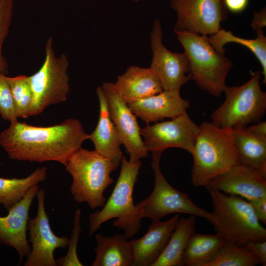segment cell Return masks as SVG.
Listing matches in <instances>:
<instances>
[{"instance_id":"cell-1","label":"cell","mask_w":266,"mask_h":266,"mask_svg":"<svg viewBox=\"0 0 266 266\" xmlns=\"http://www.w3.org/2000/svg\"><path fill=\"white\" fill-rule=\"evenodd\" d=\"M0 134V145L9 158L20 161H55L66 165L68 159L89 139L77 119H66L47 127L34 126L17 120Z\"/></svg>"},{"instance_id":"cell-2","label":"cell","mask_w":266,"mask_h":266,"mask_svg":"<svg viewBox=\"0 0 266 266\" xmlns=\"http://www.w3.org/2000/svg\"><path fill=\"white\" fill-rule=\"evenodd\" d=\"M191 154L192 182L196 187H205L240 164L232 129L220 127L211 122L204 121L199 126Z\"/></svg>"},{"instance_id":"cell-3","label":"cell","mask_w":266,"mask_h":266,"mask_svg":"<svg viewBox=\"0 0 266 266\" xmlns=\"http://www.w3.org/2000/svg\"><path fill=\"white\" fill-rule=\"evenodd\" d=\"M211 199L213 218L209 222L216 233L226 242L246 246L250 242L266 240V229L247 200L207 188Z\"/></svg>"},{"instance_id":"cell-4","label":"cell","mask_w":266,"mask_h":266,"mask_svg":"<svg viewBox=\"0 0 266 266\" xmlns=\"http://www.w3.org/2000/svg\"><path fill=\"white\" fill-rule=\"evenodd\" d=\"M120 164V174L110 196L101 210L89 216L90 236L113 218H116L113 226L123 230L128 238L134 236L140 229L141 211L134 204L133 195L141 162H131L123 156Z\"/></svg>"},{"instance_id":"cell-5","label":"cell","mask_w":266,"mask_h":266,"mask_svg":"<svg viewBox=\"0 0 266 266\" xmlns=\"http://www.w3.org/2000/svg\"><path fill=\"white\" fill-rule=\"evenodd\" d=\"M65 166L72 178L70 191L74 201L86 202L92 209L102 207L106 201L103 193L114 181L110 174L117 166L95 150L81 147L71 155Z\"/></svg>"},{"instance_id":"cell-6","label":"cell","mask_w":266,"mask_h":266,"mask_svg":"<svg viewBox=\"0 0 266 266\" xmlns=\"http://www.w3.org/2000/svg\"><path fill=\"white\" fill-rule=\"evenodd\" d=\"M176 34L189 61L190 80L208 94L220 97L227 86L232 62L214 49L206 35L187 32Z\"/></svg>"},{"instance_id":"cell-7","label":"cell","mask_w":266,"mask_h":266,"mask_svg":"<svg viewBox=\"0 0 266 266\" xmlns=\"http://www.w3.org/2000/svg\"><path fill=\"white\" fill-rule=\"evenodd\" d=\"M261 73L238 86L225 88L224 102L211 115V122L223 128L246 127L261 120L266 111V93L261 88Z\"/></svg>"},{"instance_id":"cell-8","label":"cell","mask_w":266,"mask_h":266,"mask_svg":"<svg viewBox=\"0 0 266 266\" xmlns=\"http://www.w3.org/2000/svg\"><path fill=\"white\" fill-rule=\"evenodd\" d=\"M45 53L40 68L29 76L33 93L30 116L40 114L51 105L65 102L70 91L69 61L65 53L56 56L51 37L46 41Z\"/></svg>"},{"instance_id":"cell-9","label":"cell","mask_w":266,"mask_h":266,"mask_svg":"<svg viewBox=\"0 0 266 266\" xmlns=\"http://www.w3.org/2000/svg\"><path fill=\"white\" fill-rule=\"evenodd\" d=\"M163 152H152L151 166L154 173L155 184L151 195L135 204L140 210L141 217L155 220L172 213H184L205 218L210 222L213 218L212 212L197 206L186 193L176 189L166 181L160 166Z\"/></svg>"},{"instance_id":"cell-10","label":"cell","mask_w":266,"mask_h":266,"mask_svg":"<svg viewBox=\"0 0 266 266\" xmlns=\"http://www.w3.org/2000/svg\"><path fill=\"white\" fill-rule=\"evenodd\" d=\"M177 15L175 33L187 32L209 36L215 33L228 18L223 0H170Z\"/></svg>"},{"instance_id":"cell-11","label":"cell","mask_w":266,"mask_h":266,"mask_svg":"<svg viewBox=\"0 0 266 266\" xmlns=\"http://www.w3.org/2000/svg\"><path fill=\"white\" fill-rule=\"evenodd\" d=\"M199 131V126L185 112L170 120L146 125L140 129V134L148 151H164L174 147L191 154Z\"/></svg>"},{"instance_id":"cell-12","label":"cell","mask_w":266,"mask_h":266,"mask_svg":"<svg viewBox=\"0 0 266 266\" xmlns=\"http://www.w3.org/2000/svg\"><path fill=\"white\" fill-rule=\"evenodd\" d=\"M36 196L38 200L37 214L34 218L29 219L28 223L27 230L32 247L24 266H56L54 251L58 248H66L68 238L65 236L56 235L51 229L44 206V189L39 188Z\"/></svg>"},{"instance_id":"cell-13","label":"cell","mask_w":266,"mask_h":266,"mask_svg":"<svg viewBox=\"0 0 266 266\" xmlns=\"http://www.w3.org/2000/svg\"><path fill=\"white\" fill-rule=\"evenodd\" d=\"M152 59L149 67L159 79L164 90H180L190 80L186 54L172 52L163 43L161 22L154 21L150 33Z\"/></svg>"},{"instance_id":"cell-14","label":"cell","mask_w":266,"mask_h":266,"mask_svg":"<svg viewBox=\"0 0 266 266\" xmlns=\"http://www.w3.org/2000/svg\"><path fill=\"white\" fill-rule=\"evenodd\" d=\"M106 97L109 114L130 155L129 161L135 162L147 156L140 134L136 115L122 99L112 82H104L101 86Z\"/></svg>"},{"instance_id":"cell-15","label":"cell","mask_w":266,"mask_h":266,"mask_svg":"<svg viewBox=\"0 0 266 266\" xmlns=\"http://www.w3.org/2000/svg\"><path fill=\"white\" fill-rule=\"evenodd\" d=\"M39 189L38 184L32 186L24 197L8 211L6 216H0V243L16 250L19 264L31 251L26 234L29 211Z\"/></svg>"},{"instance_id":"cell-16","label":"cell","mask_w":266,"mask_h":266,"mask_svg":"<svg viewBox=\"0 0 266 266\" xmlns=\"http://www.w3.org/2000/svg\"><path fill=\"white\" fill-rule=\"evenodd\" d=\"M205 187L236 195L249 200L266 197V176L240 164L210 181Z\"/></svg>"},{"instance_id":"cell-17","label":"cell","mask_w":266,"mask_h":266,"mask_svg":"<svg viewBox=\"0 0 266 266\" xmlns=\"http://www.w3.org/2000/svg\"><path fill=\"white\" fill-rule=\"evenodd\" d=\"M179 215L166 221L152 220L146 233L139 239L130 240L133 266H152L166 246L174 230Z\"/></svg>"},{"instance_id":"cell-18","label":"cell","mask_w":266,"mask_h":266,"mask_svg":"<svg viewBox=\"0 0 266 266\" xmlns=\"http://www.w3.org/2000/svg\"><path fill=\"white\" fill-rule=\"evenodd\" d=\"M128 105L136 117L149 125L187 112L190 102L181 97L180 90H163L157 94L128 103Z\"/></svg>"},{"instance_id":"cell-19","label":"cell","mask_w":266,"mask_h":266,"mask_svg":"<svg viewBox=\"0 0 266 266\" xmlns=\"http://www.w3.org/2000/svg\"><path fill=\"white\" fill-rule=\"evenodd\" d=\"M100 103V115L95 130L89 134L95 150L112 161L118 167L123 157L122 142L116 128L108 112L107 102L101 87L96 89Z\"/></svg>"},{"instance_id":"cell-20","label":"cell","mask_w":266,"mask_h":266,"mask_svg":"<svg viewBox=\"0 0 266 266\" xmlns=\"http://www.w3.org/2000/svg\"><path fill=\"white\" fill-rule=\"evenodd\" d=\"M114 86L128 104L163 91L161 83L150 68L131 66L118 76Z\"/></svg>"},{"instance_id":"cell-21","label":"cell","mask_w":266,"mask_h":266,"mask_svg":"<svg viewBox=\"0 0 266 266\" xmlns=\"http://www.w3.org/2000/svg\"><path fill=\"white\" fill-rule=\"evenodd\" d=\"M96 258L92 266H133V256L129 240L124 234L104 236L96 235Z\"/></svg>"},{"instance_id":"cell-22","label":"cell","mask_w":266,"mask_h":266,"mask_svg":"<svg viewBox=\"0 0 266 266\" xmlns=\"http://www.w3.org/2000/svg\"><path fill=\"white\" fill-rule=\"evenodd\" d=\"M232 131L240 164L266 176V139L251 133L245 127H236Z\"/></svg>"},{"instance_id":"cell-23","label":"cell","mask_w":266,"mask_h":266,"mask_svg":"<svg viewBox=\"0 0 266 266\" xmlns=\"http://www.w3.org/2000/svg\"><path fill=\"white\" fill-rule=\"evenodd\" d=\"M196 216L179 219L164 250L152 266H182L184 252L195 233Z\"/></svg>"},{"instance_id":"cell-24","label":"cell","mask_w":266,"mask_h":266,"mask_svg":"<svg viewBox=\"0 0 266 266\" xmlns=\"http://www.w3.org/2000/svg\"><path fill=\"white\" fill-rule=\"evenodd\" d=\"M225 242V240L217 233H195L184 252L183 266H208L216 258Z\"/></svg>"},{"instance_id":"cell-25","label":"cell","mask_w":266,"mask_h":266,"mask_svg":"<svg viewBox=\"0 0 266 266\" xmlns=\"http://www.w3.org/2000/svg\"><path fill=\"white\" fill-rule=\"evenodd\" d=\"M257 37L247 39L234 35L231 31L221 28L215 33L206 36L209 42L220 54L224 55V46L228 43L233 42L242 45L249 49L256 56L262 67L264 76L263 83L266 82V37L263 29L256 31Z\"/></svg>"},{"instance_id":"cell-26","label":"cell","mask_w":266,"mask_h":266,"mask_svg":"<svg viewBox=\"0 0 266 266\" xmlns=\"http://www.w3.org/2000/svg\"><path fill=\"white\" fill-rule=\"evenodd\" d=\"M47 176V168L43 166L37 168L24 178L0 177V204L8 211L24 197L32 186L45 181Z\"/></svg>"},{"instance_id":"cell-27","label":"cell","mask_w":266,"mask_h":266,"mask_svg":"<svg viewBox=\"0 0 266 266\" xmlns=\"http://www.w3.org/2000/svg\"><path fill=\"white\" fill-rule=\"evenodd\" d=\"M259 264L256 254L246 246L226 241L208 266H255Z\"/></svg>"},{"instance_id":"cell-28","label":"cell","mask_w":266,"mask_h":266,"mask_svg":"<svg viewBox=\"0 0 266 266\" xmlns=\"http://www.w3.org/2000/svg\"><path fill=\"white\" fill-rule=\"evenodd\" d=\"M15 104L17 118L26 119L30 116L33 101V93L29 76L20 75L7 76Z\"/></svg>"},{"instance_id":"cell-29","label":"cell","mask_w":266,"mask_h":266,"mask_svg":"<svg viewBox=\"0 0 266 266\" xmlns=\"http://www.w3.org/2000/svg\"><path fill=\"white\" fill-rule=\"evenodd\" d=\"M81 210H76L73 216V228L70 237L68 239V250L66 255L56 260L57 266H82L83 265L78 258L77 248L80 234L81 232L80 220Z\"/></svg>"},{"instance_id":"cell-30","label":"cell","mask_w":266,"mask_h":266,"mask_svg":"<svg viewBox=\"0 0 266 266\" xmlns=\"http://www.w3.org/2000/svg\"><path fill=\"white\" fill-rule=\"evenodd\" d=\"M15 0H0V73L7 74L8 65L3 55V46L9 31Z\"/></svg>"},{"instance_id":"cell-31","label":"cell","mask_w":266,"mask_h":266,"mask_svg":"<svg viewBox=\"0 0 266 266\" xmlns=\"http://www.w3.org/2000/svg\"><path fill=\"white\" fill-rule=\"evenodd\" d=\"M0 115L10 122L18 118L7 76L4 73H0Z\"/></svg>"},{"instance_id":"cell-32","label":"cell","mask_w":266,"mask_h":266,"mask_svg":"<svg viewBox=\"0 0 266 266\" xmlns=\"http://www.w3.org/2000/svg\"><path fill=\"white\" fill-rule=\"evenodd\" d=\"M259 220L263 224H266V197L257 198L248 200Z\"/></svg>"},{"instance_id":"cell-33","label":"cell","mask_w":266,"mask_h":266,"mask_svg":"<svg viewBox=\"0 0 266 266\" xmlns=\"http://www.w3.org/2000/svg\"><path fill=\"white\" fill-rule=\"evenodd\" d=\"M246 246L257 256L259 264L266 266V241L250 242Z\"/></svg>"},{"instance_id":"cell-34","label":"cell","mask_w":266,"mask_h":266,"mask_svg":"<svg viewBox=\"0 0 266 266\" xmlns=\"http://www.w3.org/2000/svg\"><path fill=\"white\" fill-rule=\"evenodd\" d=\"M225 5L228 10L232 13L242 12L248 6L249 0H223Z\"/></svg>"},{"instance_id":"cell-35","label":"cell","mask_w":266,"mask_h":266,"mask_svg":"<svg viewBox=\"0 0 266 266\" xmlns=\"http://www.w3.org/2000/svg\"><path fill=\"white\" fill-rule=\"evenodd\" d=\"M266 25V10L265 7H264L259 12H254L251 27L256 31L260 29H263Z\"/></svg>"},{"instance_id":"cell-36","label":"cell","mask_w":266,"mask_h":266,"mask_svg":"<svg viewBox=\"0 0 266 266\" xmlns=\"http://www.w3.org/2000/svg\"><path fill=\"white\" fill-rule=\"evenodd\" d=\"M246 130L254 135L266 139V122L259 121L250 126L245 127Z\"/></svg>"},{"instance_id":"cell-37","label":"cell","mask_w":266,"mask_h":266,"mask_svg":"<svg viewBox=\"0 0 266 266\" xmlns=\"http://www.w3.org/2000/svg\"><path fill=\"white\" fill-rule=\"evenodd\" d=\"M139 0H133L134 1H135V2H137L138 1H139Z\"/></svg>"}]
</instances>
